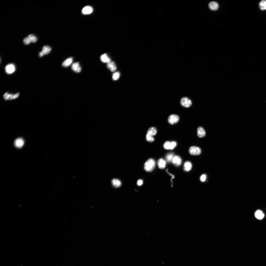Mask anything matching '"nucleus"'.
<instances>
[{"instance_id": "1", "label": "nucleus", "mask_w": 266, "mask_h": 266, "mask_svg": "<svg viewBox=\"0 0 266 266\" xmlns=\"http://www.w3.org/2000/svg\"><path fill=\"white\" fill-rule=\"evenodd\" d=\"M156 162L153 159L150 158L147 160L144 165V169L148 172L153 171L156 166Z\"/></svg>"}, {"instance_id": "2", "label": "nucleus", "mask_w": 266, "mask_h": 266, "mask_svg": "<svg viewBox=\"0 0 266 266\" xmlns=\"http://www.w3.org/2000/svg\"><path fill=\"white\" fill-rule=\"evenodd\" d=\"M25 140L22 137H19L16 138L14 141V144L15 147L18 149L22 147L25 143Z\"/></svg>"}, {"instance_id": "3", "label": "nucleus", "mask_w": 266, "mask_h": 266, "mask_svg": "<svg viewBox=\"0 0 266 266\" xmlns=\"http://www.w3.org/2000/svg\"><path fill=\"white\" fill-rule=\"evenodd\" d=\"M177 145V143L176 141H166L164 143L163 146L165 149L172 150L175 148Z\"/></svg>"}, {"instance_id": "4", "label": "nucleus", "mask_w": 266, "mask_h": 266, "mask_svg": "<svg viewBox=\"0 0 266 266\" xmlns=\"http://www.w3.org/2000/svg\"><path fill=\"white\" fill-rule=\"evenodd\" d=\"M180 104L183 107L188 108L190 107L192 104L191 101L186 97L182 98L180 100Z\"/></svg>"}, {"instance_id": "5", "label": "nucleus", "mask_w": 266, "mask_h": 266, "mask_svg": "<svg viewBox=\"0 0 266 266\" xmlns=\"http://www.w3.org/2000/svg\"><path fill=\"white\" fill-rule=\"evenodd\" d=\"M189 151L191 155H199L201 152V149L200 147L194 146L191 147L189 148Z\"/></svg>"}, {"instance_id": "6", "label": "nucleus", "mask_w": 266, "mask_h": 266, "mask_svg": "<svg viewBox=\"0 0 266 266\" xmlns=\"http://www.w3.org/2000/svg\"><path fill=\"white\" fill-rule=\"evenodd\" d=\"M19 93H17L15 94H12L8 93H6L3 95L4 99L6 100H11L17 98L19 96Z\"/></svg>"}, {"instance_id": "7", "label": "nucleus", "mask_w": 266, "mask_h": 266, "mask_svg": "<svg viewBox=\"0 0 266 266\" xmlns=\"http://www.w3.org/2000/svg\"><path fill=\"white\" fill-rule=\"evenodd\" d=\"M51 48L49 46H44L42 48V51L39 54V57H42L45 55L49 54L51 52Z\"/></svg>"}, {"instance_id": "8", "label": "nucleus", "mask_w": 266, "mask_h": 266, "mask_svg": "<svg viewBox=\"0 0 266 266\" xmlns=\"http://www.w3.org/2000/svg\"><path fill=\"white\" fill-rule=\"evenodd\" d=\"M179 120V117L177 115L173 114L170 115L168 119V121L171 125H173L177 123Z\"/></svg>"}, {"instance_id": "9", "label": "nucleus", "mask_w": 266, "mask_h": 266, "mask_svg": "<svg viewBox=\"0 0 266 266\" xmlns=\"http://www.w3.org/2000/svg\"><path fill=\"white\" fill-rule=\"evenodd\" d=\"M16 69L15 65L13 64H10L7 65L5 67L6 73L8 74H11L14 73Z\"/></svg>"}, {"instance_id": "10", "label": "nucleus", "mask_w": 266, "mask_h": 266, "mask_svg": "<svg viewBox=\"0 0 266 266\" xmlns=\"http://www.w3.org/2000/svg\"><path fill=\"white\" fill-rule=\"evenodd\" d=\"M72 69L74 71L77 73L80 72L81 70V67L79 63L78 62L73 64L72 66Z\"/></svg>"}, {"instance_id": "11", "label": "nucleus", "mask_w": 266, "mask_h": 266, "mask_svg": "<svg viewBox=\"0 0 266 266\" xmlns=\"http://www.w3.org/2000/svg\"><path fill=\"white\" fill-rule=\"evenodd\" d=\"M172 162L173 164L177 166L180 165L182 162V160L181 158L178 156H175L174 157Z\"/></svg>"}, {"instance_id": "12", "label": "nucleus", "mask_w": 266, "mask_h": 266, "mask_svg": "<svg viewBox=\"0 0 266 266\" xmlns=\"http://www.w3.org/2000/svg\"><path fill=\"white\" fill-rule=\"evenodd\" d=\"M197 135L200 138L204 137L205 135L206 132L204 129L201 126L199 127L197 129Z\"/></svg>"}, {"instance_id": "13", "label": "nucleus", "mask_w": 266, "mask_h": 266, "mask_svg": "<svg viewBox=\"0 0 266 266\" xmlns=\"http://www.w3.org/2000/svg\"><path fill=\"white\" fill-rule=\"evenodd\" d=\"M107 67L112 72L115 71L117 69V67L115 63L111 62L107 63Z\"/></svg>"}, {"instance_id": "14", "label": "nucleus", "mask_w": 266, "mask_h": 266, "mask_svg": "<svg viewBox=\"0 0 266 266\" xmlns=\"http://www.w3.org/2000/svg\"><path fill=\"white\" fill-rule=\"evenodd\" d=\"M93 9L91 6H87L84 7L82 10V13L84 15H89L93 12Z\"/></svg>"}, {"instance_id": "15", "label": "nucleus", "mask_w": 266, "mask_h": 266, "mask_svg": "<svg viewBox=\"0 0 266 266\" xmlns=\"http://www.w3.org/2000/svg\"><path fill=\"white\" fill-rule=\"evenodd\" d=\"M157 131V130L156 128L154 127H151L148 129L146 135L153 137L156 134Z\"/></svg>"}, {"instance_id": "16", "label": "nucleus", "mask_w": 266, "mask_h": 266, "mask_svg": "<svg viewBox=\"0 0 266 266\" xmlns=\"http://www.w3.org/2000/svg\"><path fill=\"white\" fill-rule=\"evenodd\" d=\"M209 7L211 10L215 11L217 10L218 9L219 6L217 2L212 1L209 3Z\"/></svg>"}, {"instance_id": "17", "label": "nucleus", "mask_w": 266, "mask_h": 266, "mask_svg": "<svg viewBox=\"0 0 266 266\" xmlns=\"http://www.w3.org/2000/svg\"><path fill=\"white\" fill-rule=\"evenodd\" d=\"M101 61L103 63H108L111 62L110 59L106 54L102 55L100 57Z\"/></svg>"}, {"instance_id": "18", "label": "nucleus", "mask_w": 266, "mask_h": 266, "mask_svg": "<svg viewBox=\"0 0 266 266\" xmlns=\"http://www.w3.org/2000/svg\"><path fill=\"white\" fill-rule=\"evenodd\" d=\"M255 216L257 219L261 220L264 218V214L262 211L260 210H258L255 212Z\"/></svg>"}, {"instance_id": "19", "label": "nucleus", "mask_w": 266, "mask_h": 266, "mask_svg": "<svg viewBox=\"0 0 266 266\" xmlns=\"http://www.w3.org/2000/svg\"><path fill=\"white\" fill-rule=\"evenodd\" d=\"M158 164L159 168L160 169H164L166 166V163L165 161L163 158L159 159L158 161Z\"/></svg>"}, {"instance_id": "20", "label": "nucleus", "mask_w": 266, "mask_h": 266, "mask_svg": "<svg viewBox=\"0 0 266 266\" xmlns=\"http://www.w3.org/2000/svg\"><path fill=\"white\" fill-rule=\"evenodd\" d=\"M73 61V58L72 57L70 58L67 59L63 62L62 64V66L64 67H67L72 64Z\"/></svg>"}, {"instance_id": "21", "label": "nucleus", "mask_w": 266, "mask_h": 266, "mask_svg": "<svg viewBox=\"0 0 266 266\" xmlns=\"http://www.w3.org/2000/svg\"><path fill=\"white\" fill-rule=\"evenodd\" d=\"M112 185L115 188H118L120 187L121 183L120 181L117 179H113L111 181Z\"/></svg>"}, {"instance_id": "22", "label": "nucleus", "mask_w": 266, "mask_h": 266, "mask_svg": "<svg viewBox=\"0 0 266 266\" xmlns=\"http://www.w3.org/2000/svg\"><path fill=\"white\" fill-rule=\"evenodd\" d=\"M192 165L189 162L187 161L185 163L184 165V169L187 172L189 171L191 169Z\"/></svg>"}, {"instance_id": "23", "label": "nucleus", "mask_w": 266, "mask_h": 266, "mask_svg": "<svg viewBox=\"0 0 266 266\" xmlns=\"http://www.w3.org/2000/svg\"><path fill=\"white\" fill-rule=\"evenodd\" d=\"M259 6L261 10H266V0H264L260 1L259 3Z\"/></svg>"}, {"instance_id": "24", "label": "nucleus", "mask_w": 266, "mask_h": 266, "mask_svg": "<svg viewBox=\"0 0 266 266\" xmlns=\"http://www.w3.org/2000/svg\"><path fill=\"white\" fill-rule=\"evenodd\" d=\"M173 153H171L168 154L166 156L167 161L168 162H172V160L174 156Z\"/></svg>"}, {"instance_id": "25", "label": "nucleus", "mask_w": 266, "mask_h": 266, "mask_svg": "<svg viewBox=\"0 0 266 266\" xmlns=\"http://www.w3.org/2000/svg\"><path fill=\"white\" fill-rule=\"evenodd\" d=\"M30 38L31 42L33 43H35L37 41V38L36 37L32 34H31L28 36Z\"/></svg>"}, {"instance_id": "26", "label": "nucleus", "mask_w": 266, "mask_h": 266, "mask_svg": "<svg viewBox=\"0 0 266 266\" xmlns=\"http://www.w3.org/2000/svg\"><path fill=\"white\" fill-rule=\"evenodd\" d=\"M120 76V74L119 72H116L113 74L112 79L114 80H117L119 78Z\"/></svg>"}, {"instance_id": "27", "label": "nucleus", "mask_w": 266, "mask_h": 266, "mask_svg": "<svg viewBox=\"0 0 266 266\" xmlns=\"http://www.w3.org/2000/svg\"><path fill=\"white\" fill-rule=\"evenodd\" d=\"M23 42L25 44L28 45L29 44L31 41L28 36L26 37L23 40Z\"/></svg>"}, {"instance_id": "28", "label": "nucleus", "mask_w": 266, "mask_h": 266, "mask_svg": "<svg viewBox=\"0 0 266 266\" xmlns=\"http://www.w3.org/2000/svg\"><path fill=\"white\" fill-rule=\"evenodd\" d=\"M146 140L149 142H152L154 141V139L153 137L146 135Z\"/></svg>"}, {"instance_id": "29", "label": "nucleus", "mask_w": 266, "mask_h": 266, "mask_svg": "<svg viewBox=\"0 0 266 266\" xmlns=\"http://www.w3.org/2000/svg\"><path fill=\"white\" fill-rule=\"evenodd\" d=\"M206 176L205 174L202 175L200 179L202 182H204L206 180Z\"/></svg>"}, {"instance_id": "30", "label": "nucleus", "mask_w": 266, "mask_h": 266, "mask_svg": "<svg viewBox=\"0 0 266 266\" xmlns=\"http://www.w3.org/2000/svg\"><path fill=\"white\" fill-rule=\"evenodd\" d=\"M143 183V181L141 179L139 180L137 183V185L139 186H141V185Z\"/></svg>"}]
</instances>
